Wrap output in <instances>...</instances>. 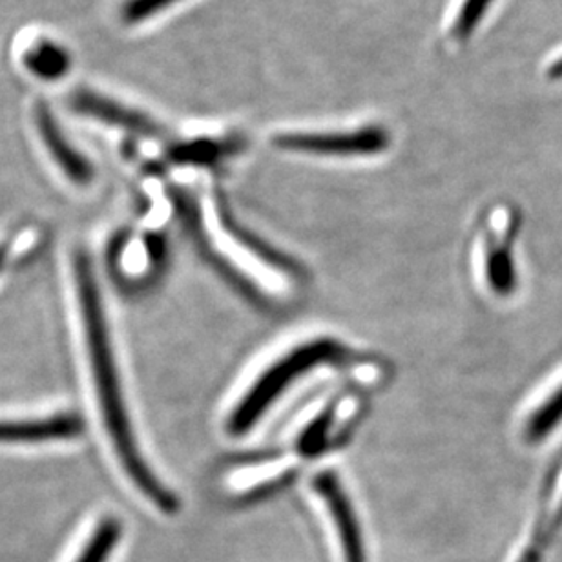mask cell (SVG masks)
Listing matches in <instances>:
<instances>
[{
    "label": "cell",
    "instance_id": "cell-1",
    "mask_svg": "<svg viewBox=\"0 0 562 562\" xmlns=\"http://www.w3.org/2000/svg\"><path fill=\"white\" fill-rule=\"evenodd\" d=\"M340 369L373 380V366H366L358 352L336 336L307 333L274 347L239 380L223 415V429L231 437L249 435L297 384L316 373H340Z\"/></svg>",
    "mask_w": 562,
    "mask_h": 562
},
{
    "label": "cell",
    "instance_id": "cell-2",
    "mask_svg": "<svg viewBox=\"0 0 562 562\" xmlns=\"http://www.w3.org/2000/svg\"><path fill=\"white\" fill-rule=\"evenodd\" d=\"M360 415V398L351 391L327 387L316 391L286 420L266 454L244 462L233 471L239 493L255 497L283 486L303 465L340 446Z\"/></svg>",
    "mask_w": 562,
    "mask_h": 562
},
{
    "label": "cell",
    "instance_id": "cell-3",
    "mask_svg": "<svg viewBox=\"0 0 562 562\" xmlns=\"http://www.w3.org/2000/svg\"><path fill=\"white\" fill-rule=\"evenodd\" d=\"M76 281L79 303H81L82 325H85V340H87L88 358H90L93 380H95L99 406L103 412L106 431L112 438L115 453L120 457L126 475L131 476L132 482L139 487V492L146 498H150L161 512L173 514L179 508L178 498L162 486L161 481L148 468L145 457L137 448L136 437L132 432L125 398L121 395L117 363L110 344V333L106 329L98 281L93 277L92 263L85 252L76 256Z\"/></svg>",
    "mask_w": 562,
    "mask_h": 562
},
{
    "label": "cell",
    "instance_id": "cell-4",
    "mask_svg": "<svg viewBox=\"0 0 562 562\" xmlns=\"http://www.w3.org/2000/svg\"><path fill=\"white\" fill-rule=\"evenodd\" d=\"M272 145L280 150L330 159H363L384 154L391 146V132L380 123L341 128H302L278 132Z\"/></svg>",
    "mask_w": 562,
    "mask_h": 562
},
{
    "label": "cell",
    "instance_id": "cell-5",
    "mask_svg": "<svg viewBox=\"0 0 562 562\" xmlns=\"http://www.w3.org/2000/svg\"><path fill=\"white\" fill-rule=\"evenodd\" d=\"M515 225L503 212H493L481 223L475 245L471 247V263L482 285L495 296H508L517 285L514 245Z\"/></svg>",
    "mask_w": 562,
    "mask_h": 562
},
{
    "label": "cell",
    "instance_id": "cell-6",
    "mask_svg": "<svg viewBox=\"0 0 562 562\" xmlns=\"http://www.w3.org/2000/svg\"><path fill=\"white\" fill-rule=\"evenodd\" d=\"M311 490L329 512L344 552V561L366 562L360 525L340 475L335 470L318 471L311 482Z\"/></svg>",
    "mask_w": 562,
    "mask_h": 562
},
{
    "label": "cell",
    "instance_id": "cell-7",
    "mask_svg": "<svg viewBox=\"0 0 562 562\" xmlns=\"http://www.w3.org/2000/svg\"><path fill=\"white\" fill-rule=\"evenodd\" d=\"M70 106L77 114L101 121L104 125L117 126L140 136L159 134V126L148 115L92 90H76L70 98Z\"/></svg>",
    "mask_w": 562,
    "mask_h": 562
},
{
    "label": "cell",
    "instance_id": "cell-8",
    "mask_svg": "<svg viewBox=\"0 0 562 562\" xmlns=\"http://www.w3.org/2000/svg\"><path fill=\"white\" fill-rule=\"evenodd\" d=\"M37 128L49 156L59 165L60 170L76 184H88L93 179L92 162L71 145L68 137L60 131L55 115L48 106L41 104L37 109Z\"/></svg>",
    "mask_w": 562,
    "mask_h": 562
},
{
    "label": "cell",
    "instance_id": "cell-9",
    "mask_svg": "<svg viewBox=\"0 0 562 562\" xmlns=\"http://www.w3.org/2000/svg\"><path fill=\"white\" fill-rule=\"evenodd\" d=\"M82 420L74 415H59L43 420L0 422V442H44L55 438L81 435Z\"/></svg>",
    "mask_w": 562,
    "mask_h": 562
},
{
    "label": "cell",
    "instance_id": "cell-10",
    "mask_svg": "<svg viewBox=\"0 0 562 562\" xmlns=\"http://www.w3.org/2000/svg\"><path fill=\"white\" fill-rule=\"evenodd\" d=\"M24 66L33 77L41 81L57 82L68 76L71 68V57L66 48L54 41H38L24 55Z\"/></svg>",
    "mask_w": 562,
    "mask_h": 562
},
{
    "label": "cell",
    "instance_id": "cell-11",
    "mask_svg": "<svg viewBox=\"0 0 562 562\" xmlns=\"http://www.w3.org/2000/svg\"><path fill=\"white\" fill-rule=\"evenodd\" d=\"M241 151V140L231 137H200V139L184 140L173 146L170 156L176 162H190V165H214L227 159L233 154Z\"/></svg>",
    "mask_w": 562,
    "mask_h": 562
},
{
    "label": "cell",
    "instance_id": "cell-12",
    "mask_svg": "<svg viewBox=\"0 0 562 562\" xmlns=\"http://www.w3.org/2000/svg\"><path fill=\"white\" fill-rule=\"evenodd\" d=\"M493 0H457L446 33L454 44H464L473 37L484 16L492 8Z\"/></svg>",
    "mask_w": 562,
    "mask_h": 562
},
{
    "label": "cell",
    "instance_id": "cell-13",
    "mask_svg": "<svg viewBox=\"0 0 562 562\" xmlns=\"http://www.w3.org/2000/svg\"><path fill=\"white\" fill-rule=\"evenodd\" d=\"M121 526L115 519H104L76 562H104L120 541Z\"/></svg>",
    "mask_w": 562,
    "mask_h": 562
},
{
    "label": "cell",
    "instance_id": "cell-14",
    "mask_svg": "<svg viewBox=\"0 0 562 562\" xmlns=\"http://www.w3.org/2000/svg\"><path fill=\"white\" fill-rule=\"evenodd\" d=\"M179 0H126L121 15L125 19L126 24H139L150 16H156L161 11L178 4Z\"/></svg>",
    "mask_w": 562,
    "mask_h": 562
},
{
    "label": "cell",
    "instance_id": "cell-15",
    "mask_svg": "<svg viewBox=\"0 0 562 562\" xmlns=\"http://www.w3.org/2000/svg\"><path fill=\"white\" fill-rule=\"evenodd\" d=\"M536 420L542 429H548V431L555 429L559 420H562V387L553 391L552 395L537 407Z\"/></svg>",
    "mask_w": 562,
    "mask_h": 562
},
{
    "label": "cell",
    "instance_id": "cell-16",
    "mask_svg": "<svg viewBox=\"0 0 562 562\" xmlns=\"http://www.w3.org/2000/svg\"><path fill=\"white\" fill-rule=\"evenodd\" d=\"M548 74H550V77H553V79H559V77H562V59H559L558 63H555V65L550 68Z\"/></svg>",
    "mask_w": 562,
    "mask_h": 562
},
{
    "label": "cell",
    "instance_id": "cell-17",
    "mask_svg": "<svg viewBox=\"0 0 562 562\" xmlns=\"http://www.w3.org/2000/svg\"><path fill=\"white\" fill-rule=\"evenodd\" d=\"M519 562H539V555H537L536 550H528V552H525V555L520 558Z\"/></svg>",
    "mask_w": 562,
    "mask_h": 562
},
{
    "label": "cell",
    "instance_id": "cell-18",
    "mask_svg": "<svg viewBox=\"0 0 562 562\" xmlns=\"http://www.w3.org/2000/svg\"><path fill=\"white\" fill-rule=\"evenodd\" d=\"M5 260V249L4 247H0V267H2V263H4Z\"/></svg>",
    "mask_w": 562,
    "mask_h": 562
}]
</instances>
